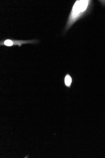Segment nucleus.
I'll list each match as a JSON object with an SVG mask.
<instances>
[{
  "mask_svg": "<svg viewBox=\"0 0 105 158\" xmlns=\"http://www.w3.org/2000/svg\"><path fill=\"white\" fill-rule=\"evenodd\" d=\"M91 2L89 0H78L75 1L69 16L65 32L68 31L75 23L87 14Z\"/></svg>",
  "mask_w": 105,
  "mask_h": 158,
  "instance_id": "1",
  "label": "nucleus"
},
{
  "mask_svg": "<svg viewBox=\"0 0 105 158\" xmlns=\"http://www.w3.org/2000/svg\"><path fill=\"white\" fill-rule=\"evenodd\" d=\"M38 42L37 40L33 39V40L23 41L17 40H11V39H7L5 41L2 42L1 44H3L7 46H11L14 45H18L20 47L23 44L27 43H34Z\"/></svg>",
  "mask_w": 105,
  "mask_h": 158,
  "instance_id": "2",
  "label": "nucleus"
},
{
  "mask_svg": "<svg viewBox=\"0 0 105 158\" xmlns=\"http://www.w3.org/2000/svg\"><path fill=\"white\" fill-rule=\"evenodd\" d=\"M72 79L70 75H67L65 78V83L67 86H69L71 83Z\"/></svg>",
  "mask_w": 105,
  "mask_h": 158,
  "instance_id": "3",
  "label": "nucleus"
}]
</instances>
